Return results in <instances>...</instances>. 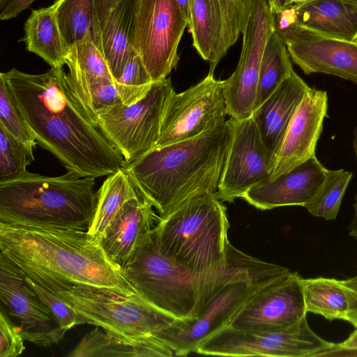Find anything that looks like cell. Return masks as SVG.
<instances>
[{
	"mask_svg": "<svg viewBox=\"0 0 357 357\" xmlns=\"http://www.w3.org/2000/svg\"><path fill=\"white\" fill-rule=\"evenodd\" d=\"M309 88L293 70L252 113V117L264 143L275 156L293 116Z\"/></svg>",
	"mask_w": 357,
	"mask_h": 357,
	"instance_id": "cell-22",
	"label": "cell"
},
{
	"mask_svg": "<svg viewBox=\"0 0 357 357\" xmlns=\"http://www.w3.org/2000/svg\"><path fill=\"white\" fill-rule=\"evenodd\" d=\"M249 12L240 0H192L188 26L193 47L209 62L208 73L243 32Z\"/></svg>",
	"mask_w": 357,
	"mask_h": 357,
	"instance_id": "cell-17",
	"label": "cell"
},
{
	"mask_svg": "<svg viewBox=\"0 0 357 357\" xmlns=\"http://www.w3.org/2000/svg\"><path fill=\"white\" fill-rule=\"evenodd\" d=\"M122 0H96L100 30L112 10Z\"/></svg>",
	"mask_w": 357,
	"mask_h": 357,
	"instance_id": "cell-41",
	"label": "cell"
},
{
	"mask_svg": "<svg viewBox=\"0 0 357 357\" xmlns=\"http://www.w3.org/2000/svg\"><path fill=\"white\" fill-rule=\"evenodd\" d=\"M153 205L139 193L128 199L107 227L100 245L121 268L158 222Z\"/></svg>",
	"mask_w": 357,
	"mask_h": 357,
	"instance_id": "cell-21",
	"label": "cell"
},
{
	"mask_svg": "<svg viewBox=\"0 0 357 357\" xmlns=\"http://www.w3.org/2000/svg\"><path fill=\"white\" fill-rule=\"evenodd\" d=\"M24 31L19 41L25 43L27 51L39 56L51 68H63L67 50L56 20L54 3L32 10Z\"/></svg>",
	"mask_w": 357,
	"mask_h": 357,
	"instance_id": "cell-26",
	"label": "cell"
},
{
	"mask_svg": "<svg viewBox=\"0 0 357 357\" xmlns=\"http://www.w3.org/2000/svg\"><path fill=\"white\" fill-rule=\"evenodd\" d=\"M9 0H0V9L2 10Z\"/></svg>",
	"mask_w": 357,
	"mask_h": 357,
	"instance_id": "cell-49",
	"label": "cell"
},
{
	"mask_svg": "<svg viewBox=\"0 0 357 357\" xmlns=\"http://www.w3.org/2000/svg\"><path fill=\"white\" fill-rule=\"evenodd\" d=\"M290 59L284 40L273 30L261 58L254 111L290 75Z\"/></svg>",
	"mask_w": 357,
	"mask_h": 357,
	"instance_id": "cell-31",
	"label": "cell"
},
{
	"mask_svg": "<svg viewBox=\"0 0 357 357\" xmlns=\"http://www.w3.org/2000/svg\"><path fill=\"white\" fill-rule=\"evenodd\" d=\"M354 215L353 220L349 225V235L357 241V195H355L354 203L353 204Z\"/></svg>",
	"mask_w": 357,
	"mask_h": 357,
	"instance_id": "cell-43",
	"label": "cell"
},
{
	"mask_svg": "<svg viewBox=\"0 0 357 357\" xmlns=\"http://www.w3.org/2000/svg\"><path fill=\"white\" fill-rule=\"evenodd\" d=\"M176 1L188 24L190 17V8L192 0H176Z\"/></svg>",
	"mask_w": 357,
	"mask_h": 357,
	"instance_id": "cell-44",
	"label": "cell"
},
{
	"mask_svg": "<svg viewBox=\"0 0 357 357\" xmlns=\"http://www.w3.org/2000/svg\"><path fill=\"white\" fill-rule=\"evenodd\" d=\"M229 121L231 139L217 196L232 202L270 176L276 156L264 143L252 116Z\"/></svg>",
	"mask_w": 357,
	"mask_h": 357,
	"instance_id": "cell-14",
	"label": "cell"
},
{
	"mask_svg": "<svg viewBox=\"0 0 357 357\" xmlns=\"http://www.w3.org/2000/svg\"><path fill=\"white\" fill-rule=\"evenodd\" d=\"M229 223L217 195L194 197L153 229L160 252L202 286L225 266ZM198 298V297H197Z\"/></svg>",
	"mask_w": 357,
	"mask_h": 357,
	"instance_id": "cell-6",
	"label": "cell"
},
{
	"mask_svg": "<svg viewBox=\"0 0 357 357\" xmlns=\"http://www.w3.org/2000/svg\"><path fill=\"white\" fill-rule=\"evenodd\" d=\"M310 327L307 315L287 328L243 330L226 326L204 340L195 352L222 356L314 357L335 347Z\"/></svg>",
	"mask_w": 357,
	"mask_h": 357,
	"instance_id": "cell-9",
	"label": "cell"
},
{
	"mask_svg": "<svg viewBox=\"0 0 357 357\" xmlns=\"http://www.w3.org/2000/svg\"><path fill=\"white\" fill-rule=\"evenodd\" d=\"M352 135L357 136V125L353 130Z\"/></svg>",
	"mask_w": 357,
	"mask_h": 357,
	"instance_id": "cell-50",
	"label": "cell"
},
{
	"mask_svg": "<svg viewBox=\"0 0 357 357\" xmlns=\"http://www.w3.org/2000/svg\"><path fill=\"white\" fill-rule=\"evenodd\" d=\"M55 15L68 50L86 37L98 46L100 26L96 0H57Z\"/></svg>",
	"mask_w": 357,
	"mask_h": 357,
	"instance_id": "cell-29",
	"label": "cell"
},
{
	"mask_svg": "<svg viewBox=\"0 0 357 357\" xmlns=\"http://www.w3.org/2000/svg\"><path fill=\"white\" fill-rule=\"evenodd\" d=\"M1 305L0 357H17L25 349V340L19 327L15 326Z\"/></svg>",
	"mask_w": 357,
	"mask_h": 357,
	"instance_id": "cell-38",
	"label": "cell"
},
{
	"mask_svg": "<svg viewBox=\"0 0 357 357\" xmlns=\"http://www.w3.org/2000/svg\"><path fill=\"white\" fill-rule=\"evenodd\" d=\"M0 125L32 151L37 144L5 79L0 75Z\"/></svg>",
	"mask_w": 357,
	"mask_h": 357,
	"instance_id": "cell-35",
	"label": "cell"
},
{
	"mask_svg": "<svg viewBox=\"0 0 357 357\" xmlns=\"http://www.w3.org/2000/svg\"><path fill=\"white\" fill-rule=\"evenodd\" d=\"M34 160L33 151L0 125V183L23 177Z\"/></svg>",
	"mask_w": 357,
	"mask_h": 357,
	"instance_id": "cell-33",
	"label": "cell"
},
{
	"mask_svg": "<svg viewBox=\"0 0 357 357\" xmlns=\"http://www.w3.org/2000/svg\"><path fill=\"white\" fill-rule=\"evenodd\" d=\"M0 299L7 313L17 319L25 340L49 347L64 337L63 330L48 307L17 266L0 252Z\"/></svg>",
	"mask_w": 357,
	"mask_h": 357,
	"instance_id": "cell-15",
	"label": "cell"
},
{
	"mask_svg": "<svg viewBox=\"0 0 357 357\" xmlns=\"http://www.w3.org/2000/svg\"><path fill=\"white\" fill-rule=\"evenodd\" d=\"M153 82L135 50L130 54L121 77L115 80L121 102L127 105L142 99Z\"/></svg>",
	"mask_w": 357,
	"mask_h": 357,
	"instance_id": "cell-34",
	"label": "cell"
},
{
	"mask_svg": "<svg viewBox=\"0 0 357 357\" xmlns=\"http://www.w3.org/2000/svg\"><path fill=\"white\" fill-rule=\"evenodd\" d=\"M227 105L222 80L213 73L181 93L170 95L163 114L160 147L195 137L226 123Z\"/></svg>",
	"mask_w": 357,
	"mask_h": 357,
	"instance_id": "cell-12",
	"label": "cell"
},
{
	"mask_svg": "<svg viewBox=\"0 0 357 357\" xmlns=\"http://www.w3.org/2000/svg\"><path fill=\"white\" fill-rule=\"evenodd\" d=\"M327 171L315 155L273 180L265 178L242 198L261 210L286 206L305 207L318 193Z\"/></svg>",
	"mask_w": 357,
	"mask_h": 357,
	"instance_id": "cell-20",
	"label": "cell"
},
{
	"mask_svg": "<svg viewBox=\"0 0 357 357\" xmlns=\"http://www.w3.org/2000/svg\"><path fill=\"white\" fill-rule=\"evenodd\" d=\"M75 97L96 124L100 114L122 102L115 80L109 79L94 82Z\"/></svg>",
	"mask_w": 357,
	"mask_h": 357,
	"instance_id": "cell-36",
	"label": "cell"
},
{
	"mask_svg": "<svg viewBox=\"0 0 357 357\" xmlns=\"http://www.w3.org/2000/svg\"><path fill=\"white\" fill-rule=\"evenodd\" d=\"M352 146L357 161V136L352 135Z\"/></svg>",
	"mask_w": 357,
	"mask_h": 357,
	"instance_id": "cell-47",
	"label": "cell"
},
{
	"mask_svg": "<svg viewBox=\"0 0 357 357\" xmlns=\"http://www.w3.org/2000/svg\"><path fill=\"white\" fill-rule=\"evenodd\" d=\"M95 178L30 173L0 183V222L87 231L98 199Z\"/></svg>",
	"mask_w": 357,
	"mask_h": 357,
	"instance_id": "cell-4",
	"label": "cell"
},
{
	"mask_svg": "<svg viewBox=\"0 0 357 357\" xmlns=\"http://www.w3.org/2000/svg\"><path fill=\"white\" fill-rule=\"evenodd\" d=\"M0 251L38 284H86L137 293L86 231L0 222Z\"/></svg>",
	"mask_w": 357,
	"mask_h": 357,
	"instance_id": "cell-2",
	"label": "cell"
},
{
	"mask_svg": "<svg viewBox=\"0 0 357 357\" xmlns=\"http://www.w3.org/2000/svg\"><path fill=\"white\" fill-rule=\"evenodd\" d=\"M302 278L289 271L251 295L227 326L243 330H278L307 315Z\"/></svg>",
	"mask_w": 357,
	"mask_h": 357,
	"instance_id": "cell-16",
	"label": "cell"
},
{
	"mask_svg": "<svg viewBox=\"0 0 357 357\" xmlns=\"http://www.w3.org/2000/svg\"><path fill=\"white\" fill-rule=\"evenodd\" d=\"M25 277L29 284L54 315L63 330L67 332L77 325L83 324L81 316L63 301L33 282L26 275Z\"/></svg>",
	"mask_w": 357,
	"mask_h": 357,
	"instance_id": "cell-37",
	"label": "cell"
},
{
	"mask_svg": "<svg viewBox=\"0 0 357 357\" xmlns=\"http://www.w3.org/2000/svg\"><path fill=\"white\" fill-rule=\"evenodd\" d=\"M341 282L348 301L346 321L357 328V275L341 280Z\"/></svg>",
	"mask_w": 357,
	"mask_h": 357,
	"instance_id": "cell-39",
	"label": "cell"
},
{
	"mask_svg": "<svg viewBox=\"0 0 357 357\" xmlns=\"http://www.w3.org/2000/svg\"><path fill=\"white\" fill-rule=\"evenodd\" d=\"M290 270L252 257H231L225 268L206 284L194 318L176 319L156 337L176 356L195 352L206 338L227 326L255 291L287 275Z\"/></svg>",
	"mask_w": 357,
	"mask_h": 357,
	"instance_id": "cell-5",
	"label": "cell"
},
{
	"mask_svg": "<svg viewBox=\"0 0 357 357\" xmlns=\"http://www.w3.org/2000/svg\"><path fill=\"white\" fill-rule=\"evenodd\" d=\"M36 0H9L0 14L1 20H8L18 16Z\"/></svg>",
	"mask_w": 357,
	"mask_h": 357,
	"instance_id": "cell-40",
	"label": "cell"
},
{
	"mask_svg": "<svg viewBox=\"0 0 357 357\" xmlns=\"http://www.w3.org/2000/svg\"><path fill=\"white\" fill-rule=\"evenodd\" d=\"M328 107L326 91L310 87L289 125L268 179L273 180L315 156Z\"/></svg>",
	"mask_w": 357,
	"mask_h": 357,
	"instance_id": "cell-19",
	"label": "cell"
},
{
	"mask_svg": "<svg viewBox=\"0 0 357 357\" xmlns=\"http://www.w3.org/2000/svg\"><path fill=\"white\" fill-rule=\"evenodd\" d=\"M172 349L156 337L131 338L96 326L85 334L69 357H169Z\"/></svg>",
	"mask_w": 357,
	"mask_h": 357,
	"instance_id": "cell-24",
	"label": "cell"
},
{
	"mask_svg": "<svg viewBox=\"0 0 357 357\" xmlns=\"http://www.w3.org/2000/svg\"><path fill=\"white\" fill-rule=\"evenodd\" d=\"M40 286L76 311L83 324L97 326L106 331L131 338L156 337L159 332L176 319L137 293H126L106 287L59 282Z\"/></svg>",
	"mask_w": 357,
	"mask_h": 357,
	"instance_id": "cell-7",
	"label": "cell"
},
{
	"mask_svg": "<svg viewBox=\"0 0 357 357\" xmlns=\"http://www.w3.org/2000/svg\"><path fill=\"white\" fill-rule=\"evenodd\" d=\"M293 6L297 25L357 43V0H314Z\"/></svg>",
	"mask_w": 357,
	"mask_h": 357,
	"instance_id": "cell-23",
	"label": "cell"
},
{
	"mask_svg": "<svg viewBox=\"0 0 357 357\" xmlns=\"http://www.w3.org/2000/svg\"><path fill=\"white\" fill-rule=\"evenodd\" d=\"M307 312L328 321H346L348 301L341 280L324 277L301 279Z\"/></svg>",
	"mask_w": 357,
	"mask_h": 357,
	"instance_id": "cell-30",
	"label": "cell"
},
{
	"mask_svg": "<svg viewBox=\"0 0 357 357\" xmlns=\"http://www.w3.org/2000/svg\"><path fill=\"white\" fill-rule=\"evenodd\" d=\"M273 30L267 0H252L243 45L235 71L222 80L227 115L236 119L252 116L257 97L264 50Z\"/></svg>",
	"mask_w": 357,
	"mask_h": 357,
	"instance_id": "cell-13",
	"label": "cell"
},
{
	"mask_svg": "<svg viewBox=\"0 0 357 357\" xmlns=\"http://www.w3.org/2000/svg\"><path fill=\"white\" fill-rule=\"evenodd\" d=\"M138 193L124 168L107 176L98 190L95 213L86 231L89 237L100 244L107 227L121 207Z\"/></svg>",
	"mask_w": 357,
	"mask_h": 357,
	"instance_id": "cell-28",
	"label": "cell"
},
{
	"mask_svg": "<svg viewBox=\"0 0 357 357\" xmlns=\"http://www.w3.org/2000/svg\"><path fill=\"white\" fill-rule=\"evenodd\" d=\"M240 1L250 10L252 0H240Z\"/></svg>",
	"mask_w": 357,
	"mask_h": 357,
	"instance_id": "cell-48",
	"label": "cell"
},
{
	"mask_svg": "<svg viewBox=\"0 0 357 357\" xmlns=\"http://www.w3.org/2000/svg\"><path fill=\"white\" fill-rule=\"evenodd\" d=\"M173 91L170 79L155 81L142 99L128 105L118 104L98 116L97 125L123 155L126 165L156 146Z\"/></svg>",
	"mask_w": 357,
	"mask_h": 357,
	"instance_id": "cell-10",
	"label": "cell"
},
{
	"mask_svg": "<svg viewBox=\"0 0 357 357\" xmlns=\"http://www.w3.org/2000/svg\"><path fill=\"white\" fill-rule=\"evenodd\" d=\"M288 0H267L271 11L278 13L287 6Z\"/></svg>",
	"mask_w": 357,
	"mask_h": 357,
	"instance_id": "cell-45",
	"label": "cell"
},
{
	"mask_svg": "<svg viewBox=\"0 0 357 357\" xmlns=\"http://www.w3.org/2000/svg\"><path fill=\"white\" fill-rule=\"evenodd\" d=\"M66 84L75 96L101 79L114 80L105 56L91 37H86L67 50Z\"/></svg>",
	"mask_w": 357,
	"mask_h": 357,
	"instance_id": "cell-27",
	"label": "cell"
},
{
	"mask_svg": "<svg viewBox=\"0 0 357 357\" xmlns=\"http://www.w3.org/2000/svg\"><path fill=\"white\" fill-rule=\"evenodd\" d=\"M313 1H314V0H288L287 1V6H293V5L300 6V5H303V4Z\"/></svg>",
	"mask_w": 357,
	"mask_h": 357,
	"instance_id": "cell-46",
	"label": "cell"
},
{
	"mask_svg": "<svg viewBox=\"0 0 357 357\" xmlns=\"http://www.w3.org/2000/svg\"><path fill=\"white\" fill-rule=\"evenodd\" d=\"M136 292L176 319L194 317L198 284L160 250L152 229L121 268Z\"/></svg>",
	"mask_w": 357,
	"mask_h": 357,
	"instance_id": "cell-8",
	"label": "cell"
},
{
	"mask_svg": "<svg viewBox=\"0 0 357 357\" xmlns=\"http://www.w3.org/2000/svg\"><path fill=\"white\" fill-rule=\"evenodd\" d=\"M353 174L341 169H328L324 181L313 200L305 208L308 212L326 220H335Z\"/></svg>",
	"mask_w": 357,
	"mask_h": 357,
	"instance_id": "cell-32",
	"label": "cell"
},
{
	"mask_svg": "<svg viewBox=\"0 0 357 357\" xmlns=\"http://www.w3.org/2000/svg\"><path fill=\"white\" fill-rule=\"evenodd\" d=\"M188 21L176 0H136L132 43L153 82L178 64V47Z\"/></svg>",
	"mask_w": 357,
	"mask_h": 357,
	"instance_id": "cell-11",
	"label": "cell"
},
{
	"mask_svg": "<svg viewBox=\"0 0 357 357\" xmlns=\"http://www.w3.org/2000/svg\"><path fill=\"white\" fill-rule=\"evenodd\" d=\"M284 40L292 61L305 75L324 73L357 84V43L295 26Z\"/></svg>",
	"mask_w": 357,
	"mask_h": 357,
	"instance_id": "cell-18",
	"label": "cell"
},
{
	"mask_svg": "<svg viewBox=\"0 0 357 357\" xmlns=\"http://www.w3.org/2000/svg\"><path fill=\"white\" fill-rule=\"evenodd\" d=\"M136 0H122L108 15L100 30L98 47L116 80L123 73L135 50L132 35Z\"/></svg>",
	"mask_w": 357,
	"mask_h": 357,
	"instance_id": "cell-25",
	"label": "cell"
},
{
	"mask_svg": "<svg viewBox=\"0 0 357 357\" xmlns=\"http://www.w3.org/2000/svg\"><path fill=\"white\" fill-rule=\"evenodd\" d=\"M37 144L54 155L68 172L99 178L126 166L68 88L63 68L42 74L13 68L1 73Z\"/></svg>",
	"mask_w": 357,
	"mask_h": 357,
	"instance_id": "cell-1",
	"label": "cell"
},
{
	"mask_svg": "<svg viewBox=\"0 0 357 357\" xmlns=\"http://www.w3.org/2000/svg\"><path fill=\"white\" fill-rule=\"evenodd\" d=\"M231 135L229 119L195 137L155 147L124 169L162 219L194 197L217 195Z\"/></svg>",
	"mask_w": 357,
	"mask_h": 357,
	"instance_id": "cell-3",
	"label": "cell"
},
{
	"mask_svg": "<svg viewBox=\"0 0 357 357\" xmlns=\"http://www.w3.org/2000/svg\"><path fill=\"white\" fill-rule=\"evenodd\" d=\"M357 351V329L354 331L349 337L340 344H335L330 351L326 352L323 356H328L337 351Z\"/></svg>",
	"mask_w": 357,
	"mask_h": 357,
	"instance_id": "cell-42",
	"label": "cell"
}]
</instances>
